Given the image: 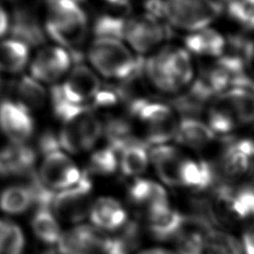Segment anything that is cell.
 Listing matches in <instances>:
<instances>
[{
  "instance_id": "7bdbcfd3",
  "label": "cell",
  "mask_w": 254,
  "mask_h": 254,
  "mask_svg": "<svg viewBox=\"0 0 254 254\" xmlns=\"http://www.w3.org/2000/svg\"><path fill=\"white\" fill-rule=\"evenodd\" d=\"M248 3H250L251 5H253L254 6V0H246Z\"/></svg>"
},
{
  "instance_id": "d6a6232c",
  "label": "cell",
  "mask_w": 254,
  "mask_h": 254,
  "mask_svg": "<svg viewBox=\"0 0 254 254\" xmlns=\"http://www.w3.org/2000/svg\"><path fill=\"white\" fill-rule=\"evenodd\" d=\"M206 254H243L241 243L231 234L209 228L204 234Z\"/></svg>"
},
{
  "instance_id": "52a82bcc",
  "label": "cell",
  "mask_w": 254,
  "mask_h": 254,
  "mask_svg": "<svg viewBox=\"0 0 254 254\" xmlns=\"http://www.w3.org/2000/svg\"><path fill=\"white\" fill-rule=\"evenodd\" d=\"M73 53L62 46H42L29 63L30 75L41 83L56 84L69 71Z\"/></svg>"
},
{
  "instance_id": "603a6c76",
  "label": "cell",
  "mask_w": 254,
  "mask_h": 254,
  "mask_svg": "<svg viewBox=\"0 0 254 254\" xmlns=\"http://www.w3.org/2000/svg\"><path fill=\"white\" fill-rule=\"evenodd\" d=\"M226 45L225 38L218 31L208 27L190 32L185 39L186 50L202 57H221Z\"/></svg>"
},
{
  "instance_id": "ee69618b",
  "label": "cell",
  "mask_w": 254,
  "mask_h": 254,
  "mask_svg": "<svg viewBox=\"0 0 254 254\" xmlns=\"http://www.w3.org/2000/svg\"><path fill=\"white\" fill-rule=\"evenodd\" d=\"M75 1H77V2H79V3H82L84 0H75Z\"/></svg>"
},
{
  "instance_id": "f6af8a7d",
  "label": "cell",
  "mask_w": 254,
  "mask_h": 254,
  "mask_svg": "<svg viewBox=\"0 0 254 254\" xmlns=\"http://www.w3.org/2000/svg\"><path fill=\"white\" fill-rule=\"evenodd\" d=\"M0 86H1V78H0Z\"/></svg>"
},
{
  "instance_id": "7402d4cb",
  "label": "cell",
  "mask_w": 254,
  "mask_h": 254,
  "mask_svg": "<svg viewBox=\"0 0 254 254\" xmlns=\"http://www.w3.org/2000/svg\"><path fill=\"white\" fill-rule=\"evenodd\" d=\"M149 146L143 139L133 138L118 154V168L123 176L127 178H137L143 174L150 163Z\"/></svg>"
},
{
  "instance_id": "83f0119b",
  "label": "cell",
  "mask_w": 254,
  "mask_h": 254,
  "mask_svg": "<svg viewBox=\"0 0 254 254\" xmlns=\"http://www.w3.org/2000/svg\"><path fill=\"white\" fill-rule=\"evenodd\" d=\"M33 205V195L28 184L12 185L0 192V209L7 214H22Z\"/></svg>"
},
{
  "instance_id": "1f68e13d",
  "label": "cell",
  "mask_w": 254,
  "mask_h": 254,
  "mask_svg": "<svg viewBox=\"0 0 254 254\" xmlns=\"http://www.w3.org/2000/svg\"><path fill=\"white\" fill-rule=\"evenodd\" d=\"M103 134L107 145L118 153L134 138L133 125L124 116H112L103 124Z\"/></svg>"
},
{
  "instance_id": "cb8c5ba5",
  "label": "cell",
  "mask_w": 254,
  "mask_h": 254,
  "mask_svg": "<svg viewBox=\"0 0 254 254\" xmlns=\"http://www.w3.org/2000/svg\"><path fill=\"white\" fill-rule=\"evenodd\" d=\"M30 47L25 43L8 38L0 42V72L16 74L30 63Z\"/></svg>"
},
{
  "instance_id": "f546056e",
  "label": "cell",
  "mask_w": 254,
  "mask_h": 254,
  "mask_svg": "<svg viewBox=\"0 0 254 254\" xmlns=\"http://www.w3.org/2000/svg\"><path fill=\"white\" fill-rule=\"evenodd\" d=\"M31 227L35 236L47 245L57 244L62 234L58 218L49 208H36L31 219Z\"/></svg>"
},
{
  "instance_id": "9c48e42d",
  "label": "cell",
  "mask_w": 254,
  "mask_h": 254,
  "mask_svg": "<svg viewBox=\"0 0 254 254\" xmlns=\"http://www.w3.org/2000/svg\"><path fill=\"white\" fill-rule=\"evenodd\" d=\"M220 182L228 183L254 172V141L236 139L227 143L215 165Z\"/></svg>"
},
{
  "instance_id": "6da1fadb",
  "label": "cell",
  "mask_w": 254,
  "mask_h": 254,
  "mask_svg": "<svg viewBox=\"0 0 254 254\" xmlns=\"http://www.w3.org/2000/svg\"><path fill=\"white\" fill-rule=\"evenodd\" d=\"M150 84L165 93H176L193 80L194 69L186 49L167 46L142 64Z\"/></svg>"
},
{
  "instance_id": "f35d334b",
  "label": "cell",
  "mask_w": 254,
  "mask_h": 254,
  "mask_svg": "<svg viewBox=\"0 0 254 254\" xmlns=\"http://www.w3.org/2000/svg\"><path fill=\"white\" fill-rule=\"evenodd\" d=\"M241 246L244 254H254V224L244 230Z\"/></svg>"
},
{
  "instance_id": "d590c367",
  "label": "cell",
  "mask_w": 254,
  "mask_h": 254,
  "mask_svg": "<svg viewBox=\"0 0 254 254\" xmlns=\"http://www.w3.org/2000/svg\"><path fill=\"white\" fill-rule=\"evenodd\" d=\"M126 17L104 14L99 16L93 24L95 38H110L123 42Z\"/></svg>"
},
{
  "instance_id": "30bf717a",
  "label": "cell",
  "mask_w": 254,
  "mask_h": 254,
  "mask_svg": "<svg viewBox=\"0 0 254 254\" xmlns=\"http://www.w3.org/2000/svg\"><path fill=\"white\" fill-rule=\"evenodd\" d=\"M81 172L64 151L57 150L44 156L37 175L46 187L60 191L73 186Z\"/></svg>"
},
{
  "instance_id": "60d3db41",
  "label": "cell",
  "mask_w": 254,
  "mask_h": 254,
  "mask_svg": "<svg viewBox=\"0 0 254 254\" xmlns=\"http://www.w3.org/2000/svg\"><path fill=\"white\" fill-rule=\"evenodd\" d=\"M139 254H176V253L163 248H151V249L141 251Z\"/></svg>"
},
{
  "instance_id": "d6986e66",
  "label": "cell",
  "mask_w": 254,
  "mask_h": 254,
  "mask_svg": "<svg viewBox=\"0 0 254 254\" xmlns=\"http://www.w3.org/2000/svg\"><path fill=\"white\" fill-rule=\"evenodd\" d=\"M180 150L169 144L156 145L149 151V159L161 181L169 187H180L179 170L183 160Z\"/></svg>"
},
{
  "instance_id": "ba28073f",
  "label": "cell",
  "mask_w": 254,
  "mask_h": 254,
  "mask_svg": "<svg viewBox=\"0 0 254 254\" xmlns=\"http://www.w3.org/2000/svg\"><path fill=\"white\" fill-rule=\"evenodd\" d=\"M92 187L90 174L83 170L79 180L73 186L57 191L52 205L56 216L70 222L81 221L88 212L87 197Z\"/></svg>"
},
{
  "instance_id": "8fae6325",
  "label": "cell",
  "mask_w": 254,
  "mask_h": 254,
  "mask_svg": "<svg viewBox=\"0 0 254 254\" xmlns=\"http://www.w3.org/2000/svg\"><path fill=\"white\" fill-rule=\"evenodd\" d=\"M165 28L149 14L127 18L123 42L137 54H147L156 49L165 39Z\"/></svg>"
},
{
  "instance_id": "9a60e30c",
  "label": "cell",
  "mask_w": 254,
  "mask_h": 254,
  "mask_svg": "<svg viewBox=\"0 0 254 254\" xmlns=\"http://www.w3.org/2000/svg\"><path fill=\"white\" fill-rule=\"evenodd\" d=\"M221 183L213 163L205 160L183 158L179 170L180 187L204 191Z\"/></svg>"
},
{
  "instance_id": "484cf974",
  "label": "cell",
  "mask_w": 254,
  "mask_h": 254,
  "mask_svg": "<svg viewBox=\"0 0 254 254\" xmlns=\"http://www.w3.org/2000/svg\"><path fill=\"white\" fill-rule=\"evenodd\" d=\"M128 200L136 206L144 207L145 210L150 206L168 200L165 189L155 181L137 178L130 185L127 190Z\"/></svg>"
},
{
  "instance_id": "277c9868",
  "label": "cell",
  "mask_w": 254,
  "mask_h": 254,
  "mask_svg": "<svg viewBox=\"0 0 254 254\" xmlns=\"http://www.w3.org/2000/svg\"><path fill=\"white\" fill-rule=\"evenodd\" d=\"M58 134L65 153L78 154L92 149L103 135V123L89 106H79L62 120Z\"/></svg>"
},
{
  "instance_id": "74e56055",
  "label": "cell",
  "mask_w": 254,
  "mask_h": 254,
  "mask_svg": "<svg viewBox=\"0 0 254 254\" xmlns=\"http://www.w3.org/2000/svg\"><path fill=\"white\" fill-rule=\"evenodd\" d=\"M57 150H62L58 134H55L54 132L50 131L44 132L38 140L37 152L45 156Z\"/></svg>"
},
{
  "instance_id": "5bb4252c",
  "label": "cell",
  "mask_w": 254,
  "mask_h": 254,
  "mask_svg": "<svg viewBox=\"0 0 254 254\" xmlns=\"http://www.w3.org/2000/svg\"><path fill=\"white\" fill-rule=\"evenodd\" d=\"M185 221L186 215L173 208L169 200L156 203L146 209L147 229L160 241L174 239Z\"/></svg>"
},
{
  "instance_id": "8992f818",
  "label": "cell",
  "mask_w": 254,
  "mask_h": 254,
  "mask_svg": "<svg viewBox=\"0 0 254 254\" xmlns=\"http://www.w3.org/2000/svg\"><path fill=\"white\" fill-rule=\"evenodd\" d=\"M223 9L219 0H163L162 18L177 29L193 32L208 27Z\"/></svg>"
},
{
  "instance_id": "f1b7e54d",
  "label": "cell",
  "mask_w": 254,
  "mask_h": 254,
  "mask_svg": "<svg viewBox=\"0 0 254 254\" xmlns=\"http://www.w3.org/2000/svg\"><path fill=\"white\" fill-rule=\"evenodd\" d=\"M206 231L186 216L184 226L174 237L176 254H202Z\"/></svg>"
},
{
  "instance_id": "4fadbf2b",
  "label": "cell",
  "mask_w": 254,
  "mask_h": 254,
  "mask_svg": "<svg viewBox=\"0 0 254 254\" xmlns=\"http://www.w3.org/2000/svg\"><path fill=\"white\" fill-rule=\"evenodd\" d=\"M105 238L96 227L78 224L62 232L57 245L61 254H101Z\"/></svg>"
},
{
  "instance_id": "5b68a950",
  "label": "cell",
  "mask_w": 254,
  "mask_h": 254,
  "mask_svg": "<svg viewBox=\"0 0 254 254\" xmlns=\"http://www.w3.org/2000/svg\"><path fill=\"white\" fill-rule=\"evenodd\" d=\"M128 111L144 127L143 140L149 147L166 144L174 139L178 120L172 106L158 100L134 98Z\"/></svg>"
},
{
  "instance_id": "836d02e7",
  "label": "cell",
  "mask_w": 254,
  "mask_h": 254,
  "mask_svg": "<svg viewBox=\"0 0 254 254\" xmlns=\"http://www.w3.org/2000/svg\"><path fill=\"white\" fill-rule=\"evenodd\" d=\"M25 235L21 227L9 220L0 219V254H22Z\"/></svg>"
},
{
  "instance_id": "ab89813d",
  "label": "cell",
  "mask_w": 254,
  "mask_h": 254,
  "mask_svg": "<svg viewBox=\"0 0 254 254\" xmlns=\"http://www.w3.org/2000/svg\"><path fill=\"white\" fill-rule=\"evenodd\" d=\"M9 23H10V16L8 15L4 6L0 2V38H2L8 33Z\"/></svg>"
},
{
  "instance_id": "d4e9b609",
  "label": "cell",
  "mask_w": 254,
  "mask_h": 254,
  "mask_svg": "<svg viewBox=\"0 0 254 254\" xmlns=\"http://www.w3.org/2000/svg\"><path fill=\"white\" fill-rule=\"evenodd\" d=\"M142 241V228L137 220L126 221L114 237H106L101 254H134Z\"/></svg>"
},
{
  "instance_id": "ffe728a7",
  "label": "cell",
  "mask_w": 254,
  "mask_h": 254,
  "mask_svg": "<svg viewBox=\"0 0 254 254\" xmlns=\"http://www.w3.org/2000/svg\"><path fill=\"white\" fill-rule=\"evenodd\" d=\"M231 107L238 125H254V81L248 78L243 83L231 86L221 93Z\"/></svg>"
},
{
  "instance_id": "4dcf8cb0",
  "label": "cell",
  "mask_w": 254,
  "mask_h": 254,
  "mask_svg": "<svg viewBox=\"0 0 254 254\" xmlns=\"http://www.w3.org/2000/svg\"><path fill=\"white\" fill-rule=\"evenodd\" d=\"M15 93L19 102L31 111L41 109L47 101V92L43 83L31 75H24L15 84Z\"/></svg>"
},
{
  "instance_id": "7a4b0ae2",
  "label": "cell",
  "mask_w": 254,
  "mask_h": 254,
  "mask_svg": "<svg viewBox=\"0 0 254 254\" xmlns=\"http://www.w3.org/2000/svg\"><path fill=\"white\" fill-rule=\"evenodd\" d=\"M44 28L57 45L77 51L88 30V21L81 3L75 0H46Z\"/></svg>"
},
{
  "instance_id": "e575fe53",
  "label": "cell",
  "mask_w": 254,
  "mask_h": 254,
  "mask_svg": "<svg viewBox=\"0 0 254 254\" xmlns=\"http://www.w3.org/2000/svg\"><path fill=\"white\" fill-rule=\"evenodd\" d=\"M118 153L106 145L91 154L86 171L90 175L105 177L114 174L118 169Z\"/></svg>"
},
{
  "instance_id": "ac0fdd59",
  "label": "cell",
  "mask_w": 254,
  "mask_h": 254,
  "mask_svg": "<svg viewBox=\"0 0 254 254\" xmlns=\"http://www.w3.org/2000/svg\"><path fill=\"white\" fill-rule=\"evenodd\" d=\"M90 222L97 229L117 230L127 221L124 206L115 198L102 196L97 198L88 208Z\"/></svg>"
},
{
  "instance_id": "8d00e7d4",
  "label": "cell",
  "mask_w": 254,
  "mask_h": 254,
  "mask_svg": "<svg viewBox=\"0 0 254 254\" xmlns=\"http://www.w3.org/2000/svg\"><path fill=\"white\" fill-rule=\"evenodd\" d=\"M226 10L231 20L248 30H254V6L246 0H228Z\"/></svg>"
},
{
  "instance_id": "7c38bea8",
  "label": "cell",
  "mask_w": 254,
  "mask_h": 254,
  "mask_svg": "<svg viewBox=\"0 0 254 254\" xmlns=\"http://www.w3.org/2000/svg\"><path fill=\"white\" fill-rule=\"evenodd\" d=\"M34 130L35 121L29 108L16 99L0 101V131L11 143H26Z\"/></svg>"
},
{
  "instance_id": "44dd1931",
  "label": "cell",
  "mask_w": 254,
  "mask_h": 254,
  "mask_svg": "<svg viewBox=\"0 0 254 254\" xmlns=\"http://www.w3.org/2000/svg\"><path fill=\"white\" fill-rule=\"evenodd\" d=\"M215 138L209 126L194 116H184L178 120L174 139L181 145L193 150L207 147Z\"/></svg>"
},
{
  "instance_id": "b9f144b4",
  "label": "cell",
  "mask_w": 254,
  "mask_h": 254,
  "mask_svg": "<svg viewBox=\"0 0 254 254\" xmlns=\"http://www.w3.org/2000/svg\"><path fill=\"white\" fill-rule=\"evenodd\" d=\"M110 5H116V6H120V5H123L127 2V0H102Z\"/></svg>"
},
{
  "instance_id": "e0dca14e",
  "label": "cell",
  "mask_w": 254,
  "mask_h": 254,
  "mask_svg": "<svg viewBox=\"0 0 254 254\" xmlns=\"http://www.w3.org/2000/svg\"><path fill=\"white\" fill-rule=\"evenodd\" d=\"M12 38L25 43L30 48L42 47L46 41V31L38 17L27 9H17L10 17L9 30Z\"/></svg>"
},
{
  "instance_id": "3957f363",
  "label": "cell",
  "mask_w": 254,
  "mask_h": 254,
  "mask_svg": "<svg viewBox=\"0 0 254 254\" xmlns=\"http://www.w3.org/2000/svg\"><path fill=\"white\" fill-rule=\"evenodd\" d=\"M87 59L96 73L109 79L125 80L142 67L124 42L110 38H95L88 48Z\"/></svg>"
},
{
  "instance_id": "2e32d148",
  "label": "cell",
  "mask_w": 254,
  "mask_h": 254,
  "mask_svg": "<svg viewBox=\"0 0 254 254\" xmlns=\"http://www.w3.org/2000/svg\"><path fill=\"white\" fill-rule=\"evenodd\" d=\"M38 152L32 147L14 144L0 150V176L30 177L35 171Z\"/></svg>"
},
{
  "instance_id": "4316f807",
  "label": "cell",
  "mask_w": 254,
  "mask_h": 254,
  "mask_svg": "<svg viewBox=\"0 0 254 254\" xmlns=\"http://www.w3.org/2000/svg\"><path fill=\"white\" fill-rule=\"evenodd\" d=\"M206 124L215 135H227L238 126L231 107L221 93L211 99L206 110Z\"/></svg>"
}]
</instances>
